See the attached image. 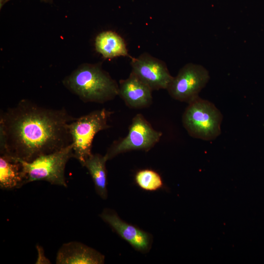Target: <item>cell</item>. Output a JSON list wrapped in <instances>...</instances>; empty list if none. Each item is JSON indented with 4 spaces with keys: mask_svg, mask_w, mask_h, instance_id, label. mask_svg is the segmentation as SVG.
Returning <instances> with one entry per match:
<instances>
[{
    "mask_svg": "<svg viewBox=\"0 0 264 264\" xmlns=\"http://www.w3.org/2000/svg\"><path fill=\"white\" fill-rule=\"evenodd\" d=\"M65 109L22 99L0 112V153L31 162L72 144L67 125L75 119Z\"/></svg>",
    "mask_w": 264,
    "mask_h": 264,
    "instance_id": "6da1fadb",
    "label": "cell"
},
{
    "mask_svg": "<svg viewBox=\"0 0 264 264\" xmlns=\"http://www.w3.org/2000/svg\"><path fill=\"white\" fill-rule=\"evenodd\" d=\"M64 85L84 102L104 103L119 94V85L100 65L84 64L63 81Z\"/></svg>",
    "mask_w": 264,
    "mask_h": 264,
    "instance_id": "7a4b0ae2",
    "label": "cell"
},
{
    "mask_svg": "<svg viewBox=\"0 0 264 264\" xmlns=\"http://www.w3.org/2000/svg\"><path fill=\"white\" fill-rule=\"evenodd\" d=\"M222 118L221 112L213 103L198 96L188 103L182 120L191 136L211 141L220 134Z\"/></svg>",
    "mask_w": 264,
    "mask_h": 264,
    "instance_id": "3957f363",
    "label": "cell"
},
{
    "mask_svg": "<svg viewBox=\"0 0 264 264\" xmlns=\"http://www.w3.org/2000/svg\"><path fill=\"white\" fill-rule=\"evenodd\" d=\"M112 112L106 109L93 111L75 118L68 125L72 139L74 158L83 166L86 159L92 154V142L100 131L108 129V122Z\"/></svg>",
    "mask_w": 264,
    "mask_h": 264,
    "instance_id": "277c9868",
    "label": "cell"
},
{
    "mask_svg": "<svg viewBox=\"0 0 264 264\" xmlns=\"http://www.w3.org/2000/svg\"><path fill=\"white\" fill-rule=\"evenodd\" d=\"M74 158L72 144L55 152L39 156L31 162H21L26 184L45 181L51 184L67 187L65 168L67 162Z\"/></svg>",
    "mask_w": 264,
    "mask_h": 264,
    "instance_id": "5b68a950",
    "label": "cell"
},
{
    "mask_svg": "<svg viewBox=\"0 0 264 264\" xmlns=\"http://www.w3.org/2000/svg\"><path fill=\"white\" fill-rule=\"evenodd\" d=\"M161 135L162 133L154 130L143 115L137 114L132 119L128 135L114 141L105 155L109 160L120 154L132 150L147 152L159 141Z\"/></svg>",
    "mask_w": 264,
    "mask_h": 264,
    "instance_id": "8992f818",
    "label": "cell"
},
{
    "mask_svg": "<svg viewBox=\"0 0 264 264\" xmlns=\"http://www.w3.org/2000/svg\"><path fill=\"white\" fill-rule=\"evenodd\" d=\"M209 79V71L204 66L188 63L173 77L167 90L174 99L188 104L199 96Z\"/></svg>",
    "mask_w": 264,
    "mask_h": 264,
    "instance_id": "52a82bcc",
    "label": "cell"
},
{
    "mask_svg": "<svg viewBox=\"0 0 264 264\" xmlns=\"http://www.w3.org/2000/svg\"><path fill=\"white\" fill-rule=\"evenodd\" d=\"M132 72L147 84L152 90L167 89L172 76L165 62L148 53L132 57Z\"/></svg>",
    "mask_w": 264,
    "mask_h": 264,
    "instance_id": "ba28073f",
    "label": "cell"
},
{
    "mask_svg": "<svg viewBox=\"0 0 264 264\" xmlns=\"http://www.w3.org/2000/svg\"><path fill=\"white\" fill-rule=\"evenodd\" d=\"M100 216L136 250L144 253L150 250L153 241L150 234L123 221L113 210L105 208Z\"/></svg>",
    "mask_w": 264,
    "mask_h": 264,
    "instance_id": "9c48e42d",
    "label": "cell"
},
{
    "mask_svg": "<svg viewBox=\"0 0 264 264\" xmlns=\"http://www.w3.org/2000/svg\"><path fill=\"white\" fill-rule=\"evenodd\" d=\"M152 90L131 72L128 78L119 82L118 95L132 109L147 108L152 103Z\"/></svg>",
    "mask_w": 264,
    "mask_h": 264,
    "instance_id": "30bf717a",
    "label": "cell"
},
{
    "mask_svg": "<svg viewBox=\"0 0 264 264\" xmlns=\"http://www.w3.org/2000/svg\"><path fill=\"white\" fill-rule=\"evenodd\" d=\"M104 262V255L75 241L64 243L58 250L56 257L57 264H102Z\"/></svg>",
    "mask_w": 264,
    "mask_h": 264,
    "instance_id": "8fae6325",
    "label": "cell"
},
{
    "mask_svg": "<svg viewBox=\"0 0 264 264\" xmlns=\"http://www.w3.org/2000/svg\"><path fill=\"white\" fill-rule=\"evenodd\" d=\"M26 184L25 175L20 160L9 155H0V187L3 190H14Z\"/></svg>",
    "mask_w": 264,
    "mask_h": 264,
    "instance_id": "7c38bea8",
    "label": "cell"
},
{
    "mask_svg": "<svg viewBox=\"0 0 264 264\" xmlns=\"http://www.w3.org/2000/svg\"><path fill=\"white\" fill-rule=\"evenodd\" d=\"M96 50L105 59L124 56L130 57L124 39L117 33L105 31L100 33L95 40Z\"/></svg>",
    "mask_w": 264,
    "mask_h": 264,
    "instance_id": "4fadbf2b",
    "label": "cell"
},
{
    "mask_svg": "<svg viewBox=\"0 0 264 264\" xmlns=\"http://www.w3.org/2000/svg\"><path fill=\"white\" fill-rule=\"evenodd\" d=\"M105 155L92 154L85 161L83 166L88 170L93 180L96 193L103 199L108 198L107 171Z\"/></svg>",
    "mask_w": 264,
    "mask_h": 264,
    "instance_id": "5bb4252c",
    "label": "cell"
},
{
    "mask_svg": "<svg viewBox=\"0 0 264 264\" xmlns=\"http://www.w3.org/2000/svg\"><path fill=\"white\" fill-rule=\"evenodd\" d=\"M134 179L140 188L147 191L157 190L163 185L160 175L151 169L139 170L136 173Z\"/></svg>",
    "mask_w": 264,
    "mask_h": 264,
    "instance_id": "9a60e30c",
    "label": "cell"
},
{
    "mask_svg": "<svg viewBox=\"0 0 264 264\" xmlns=\"http://www.w3.org/2000/svg\"><path fill=\"white\" fill-rule=\"evenodd\" d=\"M36 249L38 256L36 264H50V261L44 255V251L43 248L40 245H37Z\"/></svg>",
    "mask_w": 264,
    "mask_h": 264,
    "instance_id": "2e32d148",
    "label": "cell"
},
{
    "mask_svg": "<svg viewBox=\"0 0 264 264\" xmlns=\"http://www.w3.org/2000/svg\"><path fill=\"white\" fill-rule=\"evenodd\" d=\"M10 0H0V8L1 9L3 5Z\"/></svg>",
    "mask_w": 264,
    "mask_h": 264,
    "instance_id": "e0dca14e",
    "label": "cell"
},
{
    "mask_svg": "<svg viewBox=\"0 0 264 264\" xmlns=\"http://www.w3.org/2000/svg\"><path fill=\"white\" fill-rule=\"evenodd\" d=\"M43 1H44V2H50L51 1H52V0H41Z\"/></svg>",
    "mask_w": 264,
    "mask_h": 264,
    "instance_id": "ac0fdd59",
    "label": "cell"
}]
</instances>
